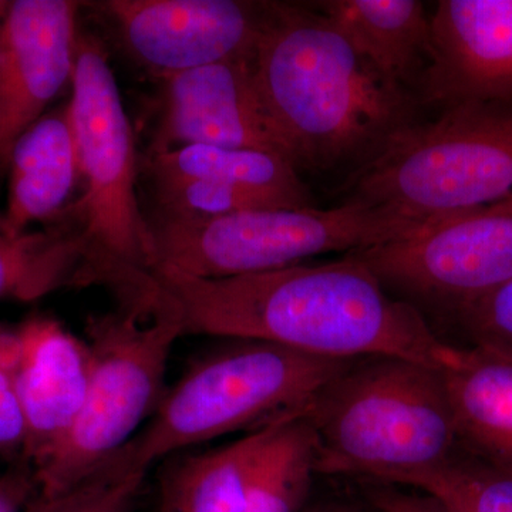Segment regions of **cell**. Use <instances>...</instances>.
I'll return each instance as SVG.
<instances>
[{"label":"cell","mask_w":512,"mask_h":512,"mask_svg":"<svg viewBox=\"0 0 512 512\" xmlns=\"http://www.w3.org/2000/svg\"><path fill=\"white\" fill-rule=\"evenodd\" d=\"M183 335L276 343L326 359L402 357L444 370L458 346L441 338L423 313L387 293L355 254L232 278H197L156 266Z\"/></svg>","instance_id":"obj_1"},{"label":"cell","mask_w":512,"mask_h":512,"mask_svg":"<svg viewBox=\"0 0 512 512\" xmlns=\"http://www.w3.org/2000/svg\"><path fill=\"white\" fill-rule=\"evenodd\" d=\"M252 69L298 170L366 163L414 124L409 89L367 62L312 6L272 3Z\"/></svg>","instance_id":"obj_2"},{"label":"cell","mask_w":512,"mask_h":512,"mask_svg":"<svg viewBox=\"0 0 512 512\" xmlns=\"http://www.w3.org/2000/svg\"><path fill=\"white\" fill-rule=\"evenodd\" d=\"M308 419L325 476L397 485L460 450L441 370L402 357L355 360Z\"/></svg>","instance_id":"obj_3"},{"label":"cell","mask_w":512,"mask_h":512,"mask_svg":"<svg viewBox=\"0 0 512 512\" xmlns=\"http://www.w3.org/2000/svg\"><path fill=\"white\" fill-rule=\"evenodd\" d=\"M353 362L262 340L231 339L165 390L127 453L150 470L187 448L308 414L322 390Z\"/></svg>","instance_id":"obj_4"},{"label":"cell","mask_w":512,"mask_h":512,"mask_svg":"<svg viewBox=\"0 0 512 512\" xmlns=\"http://www.w3.org/2000/svg\"><path fill=\"white\" fill-rule=\"evenodd\" d=\"M119 301L89 326L86 402L63 443L33 471L37 498L62 494L93 473L140 433L163 399L168 359L184 336L177 308L154 278Z\"/></svg>","instance_id":"obj_5"},{"label":"cell","mask_w":512,"mask_h":512,"mask_svg":"<svg viewBox=\"0 0 512 512\" xmlns=\"http://www.w3.org/2000/svg\"><path fill=\"white\" fill-rule=\"evenodd\" d=\"M348 200L407 217L458 214L512 201V103L447 107L360 165Z\"/></svg>","instance_id":"obj_6"},{"label":"cell","mask_w":512,"mask_h":512,"mask_svg":"<svg viewBox=\"0 0 512 512\" xmlns=\"http://www.w3.org/2000/svg\"><path fill=\"white\" fill-rule=\"evenodd\" d=\"M433 220L346 201L330 210L265 208L211 218L157 212L148 222L154 268L232 278L305 264L313 256L377 247L410 237Z\"/></svg>","instance_id":"obj_7"},{"label":"cell","mask_w":512,"mask_h":512,"mask_svg":"<svg viewBox=\"0 0 512 512\" xmlns=\"http://www.w3.org/2000/svg\"><path fill=\"white\" fill-rule=\"evenodd\" d=\"M69 109L83 194L79 232L104 264L127 276L156 265L150 222L137 198L133 128L109 57L99 40L79 35Z\"/></svg>","instance_id":"obj_8"},{"label":"cell","mask_w":512,"mask_h":512,"mask_svg":"<svg viewBox=\"0 0 512 512\" xmlns=\"http://www.w3.org/2000/svg\"><path fill=\"white\" fill-rule=\"evenodd\" d=\"M350 254L417 311L451 322L512 281V201L443 215L410 237Z\"/></svg>","instance_id":"obj_9"},{"label":"cell","mask_w":512,"mask_h":512,"mask_svg":"<svg viewBox=\"0 0 512 512\" xmlns=\"http://www.w3.org/2000/svg\"><path fill=\"white\" fill-rule=\"evenodd\" d=\"M272 3L241 0H109L100 3L128 52L167 77L247 59Z\"/></svg>","instance_id":"obj_10"},{"label":"cell","mask_w":512,"mask_h":512,"mask_svg":"<svg viewBox=\"0 0 512 512\" xmlns=\"http://www.w3.org/2000/svg\"><path fill=\"white\" fill-rule=\"evenodd\" d=\"M195 144L265 151L293 165L288 144L256 86L252 57L165 79L163 116L153 154Z\"/></svg>","instance_id":"obj_11"},{"label":"cell","mask_w":512,"mask_h":512,"mask_svg":"<svg viewBox=\"0 0 512 512\" xmlns=\"http://www.w3.org/2000/svg\"><path fill=\"white\" fill-rule=\"evenodd\" d=\"M80 3L13 0L0 26V168L16 140L72 83Z\"/></svg>","instance_id":"obj_12"},{"label":"cell","mask_w":512,"mask_h":512,"mask_svg":"<svg viewBox=\"0 0 512 512\" xmlns=\"http://www.w3.org/2000/svg\"><path fill=\"white\" fill-rule=\"evenodd\" d=\"M421 99L444 107L512 103V0H440Z\"/></svg>","instance_id":"obj_13"},{"label":"cell","mask_w":512,"mask_h":512,"mask_svg":"<svg viewBox=\"0 0 512 512\" xmlns=\"http://www.w3.org/2000/svg\"><path fill=\"white\" fill-rule=\"evenodd\" d=\"M18 332L16 393L26 430L22 457L36 471L63 443L82 412L90 356L86 343L47 316H32Z\"/></svg>","instance_id":"obj_14"},{"label":"cell","mask_w":512,"mask_h":512,"mask_svg":"<svg viewBox=\"0 0 512 512\" xmlns=\"http://www.w3.org/2000/svg\"><path fill=\"white\" fill-rule=\"evenodd\" d=\"M441 375L460 450L512 474V357L460 346Z\"/></svg>","instance_id":"obj_15"},{"label":"cell","mask_w":512,"mask_h":512,"mask_svg":"<svg viewBox=\"0 0 512 512\" xmlns=\"http://www.w3.org/2000/svg\"><path fill=\"white\" fill-rule=\"evenodd\" d=\"M9 167V197L2 224L9 235L20 237L33 222L55 218L80 180L67 106L43 114L16 140Z\"/></svg>","instance_id":"obj_16"},{"label":"cell","mask_w":512,"mask_h":512,"mask_svg":"<svg viewBox=\"0 0 512 512\" xmlns=\"http://www.w3.org/2000/svg\"><path fill=\"white\" fill-rule=\"evenodd\" d=\"M367 62L410 89L420 86L433 57L430 16L416 0H325L312 6Z\"/></svg>","instance_id":"obj_17"},{"label":"cell","mask_w":512,"mask_h":512,"mask_svg":"<svg viewBox=\"0 0 512 512\" xmlns=\"http://www.w3.org/2000/svg\"><path fill=\"white\" fill-rule=\"evenodd\" d=\"M123 279L79 229L52 227L12 237L0 215V301L32 302L66 288H120Z\"/></svg>","instance_id":"obj_18"},{"label":"cell","mask_w":512,"mask_h":512,"mask_svg":"<svg viewBox=\"0 0 512 512\" xmlns=\"http://www.w3.org/2000/svg\"><path fill=\"white\" fill-rule=\"evenodd\" d=\"M151 180H208L251 192L276 208L313 207L298 168L265 151L217 146H184L153 154Z\"/></svg>","instance_id":"obj_19"},{"label":"cell","mask_w":512,"mask_h":512,"mask_svg":"<svg viewBox=\"0 0 512 512\" xmlns=\"http://www.w3.org/2000/svg\"><path fill=\"white\" fill-rule=\"evenodd\" d=\"M282 423L168 467L161 480L160 512H241L256 467Z\"/></svg>","instance_id":"obj_20"},{"label":"cell","mask_w":512,"mask_h":512,"mask_svg":"<svg viewBox=\"0 0 512 512\" xmlns=\"http://www.w3.org/2000/svg\"><path fill=\"white\" fill-rule=\"evenodd\" d=\"M316 476L308 414L286 420L256 467L241 512H302L311 500Z\"/></svg>","instance_id":"obj_21"},{"label":"cell","mask_w":512,"mask_h":512,"mask_svg":"<svg viewBox=\"0 0 512 512\" xmlns=\"http://www.w3.org/2000/svg\"><path fill=\"white\" fill-rule=\"evenodd\" d=\"M397 485L433 495L453 512H512V474L461 450L441 466L413 474Z\"/></svg>","instance_id":"obj_22"},{"label":"cell","mask_w":512,"mask_h":512,"mask_svg":"<svg viewBox=\"0 0 512 512\" xmlns=\"http://www.w3.org/2000/svg\"><path fill=\"white\" fill-rule=\"evenodd\" d=\"M147 473L123 447L64 493L33 497L26 512H134Z\"/></svg>","instance_id":"obj_23"},{"label":"cell","mask_w":512,"mask_h":512,"mask_svg":"<svg viewBox=\"0 0 512 512\" xmlns=\"http://www.w3.org/2000/svg\"><path fill=\"white\" fill-rule=\"evenodd\" d=\"M450 323L467 346L512 357V281L463 309Z\"/></svg>","instance_id":"obj_24"},{"label":"cell","mask_w":512,"mask_h":512,"mask_svg":"<svg viewBox=\"0 0 512 512\" xmlns=\"http://www.w3.org/2000/svg\"><path fill=\"white\" fill-rule=\"evenodd\" d=\"M19 355L18 328L0 323V456H22L25 447V421L16 393Z\"/></svg>","instance_id":"obj_25"},{"label":"cell","mask_w":512,"mask_h":512,"mask_svg":"<svg viewBox=\"0 0 512 512\" xmlns=\"http://www.w3.org/2000/svg\"><path fill=\"white\" fill-rule=\"evenodd\" d=\"M365 497L380 512H453L433 495L400 485L360 481Z\"/></svg>","instance_id":"obj_26"},{"label":"cell","mask_w":512,"mask_h":512,"mask_svg":"<svg viewBox=\"0 0 512 512\" xmlns=\"http://www.w3.org/2000/svg\"><path fill=\"white\" fill-rule=\"evenodd\" d=\"M302 512H380L365 497V501H353L349 498L326 497L309 500Z\"/></svg>","instance_id":"obj_27"},{"label":"cell","mask_w":512,"mask_h":512,"mask_svg":"<svg viewBox=\"0 0 512 512\" xmlns=\"http://www.w3.org/2000/svg\"><path fill=\"white\" fill-rule=\"evenodd\" d=\"M10 2L0 0V26H2L3 19H5L6 12H8Z\"/></svg>","instance_id":"obj_28"}]
</instances>
